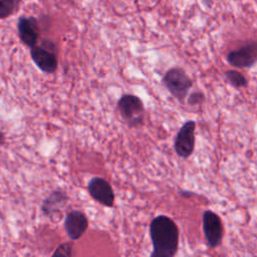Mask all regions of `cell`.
Instances as JSON below:
<instances>
[{"label":"cell","mask_w":257,"mask_h":257,"mask_svg":"<svg viewBox=\"0 0 257 257\" xmlns=\"http://www.w3.org/2000/svg\"><path fill=\"white\" fill-rule=\"evenodd\" d=\"M150 237L153 245L151 257H174L177 254L180 233L177 224L170 217H155L150 224Z\"/></svg>","instance_id":"cell-1"},{"label":"cell","mask_w":257,"mask_h":257,"mask_svg":"<svg viewBox=\"0 0 257 257\" xmlns=\"http://www.w3.org/2000/svg\"><path fill=\"white\" fill-rule=\"evenodd\" d=\"M121 118L130 127H140L144 124L145 106L143 100L136 94L124 93L116 102Z\"/></svg>","instance_id":"cell-2"},{"label":"cell","mask_w":257,"mask_h":257,"mask_svg":"<svg viewBox=\"0 0 257 257\" xmlns=\"http://www.w3.org/2000/svg\"><path fill=\"white\" fill-rule=\"evenodd\" d=\"M162 82L167 90L177 99L184 100L193 86V80L181 67H172L166 71Z\"/></svg>","instance_id":"cell-3"},{"label":"cell","mask_w":257,"mask_h":257,"mask_svg":"<svg viewBox=\"0 0 257 257\" xmlns=\"http://www.w3.org/2000/svg\"><path fill=\"white\" fill-rule=\"evenodd\" d=\"M30 56L35 65L47 74L54 73L58 67L55 45L50 41H43L40 45L30 48Z\"/></svg>","instance_id":"cell-4"},{"label":"cell","mask_w":257,"mask_h":257,"mask_svg":"<svg viewBox=\"0 0 257 257\" xmlns=\"http://www.w3.org/2000/svg\"><path fill=\"white\" fill-rule=\"evenodd\" d=\"M195 131L196 121L190 119L184 122L177 133L174 141V149L180 158L188 159L194 153L196 142Z\"/></svg>","instance_id":"cell-5"},{"label":"cell","mask_w":257,"mask_h":257,"mask_svg":"<svg viewBox=\"0 0 257 257\" xmlns=\"http://www.w3.org/2000/svg\"><path fill=\"white\" fill-rule=\"evenodd\" d=\"M202 224L207 245L212 249L220 246L223 240L224 230L219 215L210 210L205 211L202 216Z\"/></svg>","instance_id":"cell-6"},{"label":"cell","mask_w":257,"mask_h":257,"mask_svg":"<svg viewBox=\"0 0 257 257\" xmlns=\"http://www.w3.org/2000/svg\"><path fill=\"white\" fill-rule=\"evenodd\" d=\"M227 62L238 68H248L257 63V41H249L227 54Z\"/></svg>","instance_id":"cell-7"},{"label":"cell","mask_w":257,"mask_h":257,"mask_svg":"<svg viewBox=\"0 0 257 257\" xmlns=\"http://www.w3.org/2000/svg\"><path fill=\"white\" fill-rule=\"evenodd\" d=\"M87 191L89 196L98 204L108 208L114 205L113 190L105 179L100 177L91 178L87 184Z\"/></svg>","instance_id":"cell-8"},{"label":"cell","mask_w":257,"mask_h":257,"mask_svg":"<svg viewBox=\"0 0 257 257\" xmlns=\"http://www.w3.org/2000/svg\"><path fill=\"white\" fill-rule=\"evenodd\" d=\"M88 228L86 215L79 210L69 211L64 219V230L71 240L80 239Z\"/></svg>","instance_id":"cell-9"},{"label":"cell","mask_w":257,"mask_h":257,"mask_svg":"<svg viewBox=\"0 0 257 257\" xmlns=\"http://www.w3.org/2000/svg\"><path fill=\"white\" fill-rule=\"evenodd\" d=\"M17 30L20 40L24 45L31 48L38 43L39 26L33 17H20L17 22Z\"/></svg>","instance_id":"cell-10"},{"label":"cell","mask_w":257,"mask_h":257,"mask_svg":"<svg viewBox=\"0 0 257 257\" xmlns=\"http://www.w3.org/2000/svg\"><path fill=\"white\" fill-rule=\"evenodd\" d=\"M67 201L68 195L66 192L62 189H56L43 200L41 204V211L46 217H52L61 211Z\"/></svg>","instance_id":"cell-11"},{"label":"cell","mask_w":257,"mask_h":257,"mask_svg":"<svg viewBox=\"0 0 257 257\" xmlns=\"http://www.w3.org/2000/svg\"><path fill=\"white\" fill-rule=\"evenodd\" d=\"M225 77L227 81L236 88H242L248 85L247 78L238 70H227L225 72Z\"/></svg>","instance_id":"cell-12"},{"label":"cell","mask_w":257,"mask_h":257,"mask_svg":"<svg viewBox=\"0 0 257 257\" xmlns=\"http://www.w3.org/2000/svg\"><path fill=\"white\" fill-rule=\"evenodd\" d=\"M21 0H0V19L8 18L19 9Z\"/></svg>","instance_id":"cell-13"},{"label":"cell","mask_w":257,"mask_h":257,"mask_svg":"<svg viewBox=\"0 0 257 257\" xmlns=\"http://www.w3.org/2000/svg\"><path fill=\"white\" fill-rule=\"evenodd\" d=\"M72 253V245L71 243H62L60 244L52 253V256H64V257H71Z\"/></svg>","instance_id":"cell-14"},{"label":"cell","mask_w":257,"mask_h":257,"mask_svg":"<svg viewBox=\"0 0 257 257\" xmlns=\"http://www.w3.org/2000/svg\"><path fill=\"white\" fill-rule=\"evenodd\" d=\"M205 100V95L202 91H194L192 93L189 94L187 101L189 104L191 105H195V104H200Z\"/></svg>","instance_id":"cell-15"},{"label":"cell","mask_w":257,"mask_h":257,"mask_svg":"<svg viewBox=\"0 0 257 257\" xmlns=\"http://www.w3.org/2000/svg\"><path fill=\"white\" fill-rule=\"evenodd\" d=\"M5 144V135L2 131H0V146H3Z\"/></svg>","instance_id":"cell-16"}]
</instances>
